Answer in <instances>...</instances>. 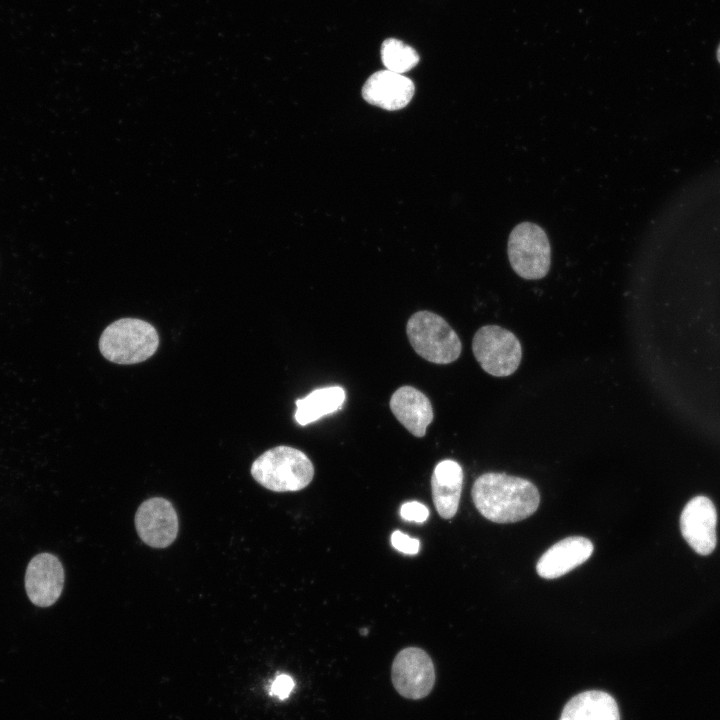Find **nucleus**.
Instances as JSON below:
<instances>
[{
  "label": "nucleus",
  "instance_id": "f257e3e1",
  "mask_svg": "<svg viewBox=\"0 0 720 720\" xmlns=\"http://www.w3.org/2000/svg\"><path fill=\"white\" fill-rule=\"evenodd\" d=\"M472 499L486 519L496 523H514L537 510L540 495L536 486L527 479L489 472L475 481Z\"/></svg>",
  "mask_w": 720,
  "mask_h": 720
},
{
  "label": "nucleus",
  "instance_id": "f03ea898",
  "mask_svg": "<svg viewBox=\"0 0 720 720\" xmlns=\"http://www.w3.org/2000/svg\"><path fill=\"white\" fill-rule=\"evenodd\" d=\"M250 472L254 480L268 490L293 492L310 484L314 466L301 450L277 446L261 454L252 463Z\"/></svg>",
  "mask_w": 720,
  "mask_h": 720
},
{
  "label": "nucleus",
  "instance_id": "7ed1b4c3",
  "mask_svg": "<svg viewBox=\"0 0 720 720\" xmlns=\"http://www.w3.org/2000/svg\"><path fill=\"white\" fill-rule=\"evenodd\" d=\"M159 335L149 322L121 318L108 325L99 339V350L108 361L131 365L143 362L157 351Z\"/></svg>",
  "mask_w": 720,
  "mask_h": 720
},
{
  "label": "nucleus",
  "instance_id": "20e7f679",
  "mask_svg": "<svg viewBox=\"0 0 720 720\" xmlns=\"http://www.w3.org/2000/svg\"><path fill=\"white\" fill-rule=\"evenodd\" d=\"M406 333L414 351L431 363L450 364L461 354L462 343L457 333L434 312L414 313L407 321Z\"/></svg>",
  "mask_w": 720,
  "mask_h": 720
},
{
  "label": "nucleus",
  "instance_id": "39448f33",
  "mask_svg": "<svg viewBox=\"0 0 720 720\" xmlns=\"http://www.w3.org/2000/svg\"><path fill=\"white\" fill-rule=\"evenodd\" d=\"M508 258L512 269L527 280L547 275L551 264V247L545 231L537 224L516 225L508 239Z\"/></svg>",
  "mask_w": 720,
  "mask_h": 720
},
{
  "label": "nucleus",
  "instance_id": "423d86ee",
  "mask_svg": "<svg viewBox=\"0 0 720 720\" xmlns=\"http://www.w3.org/2000/svg\"><path fill=\"white\" fill-rule=\"evenodd\" d=\"M472 351L481 368L495 377L512 375L522 359L518 338L497 325H486L477 330L472 340Z\"/></svg>",
  "mask_w": 720,
  "mask_h": 720
},
{
  "label": "nucleus",
  "instance_id": "0eeeda50",
  "mask_svg": "<svg viewBox=\"0 0 720 720\" xmlns=\"http://www.w3.org/2000/svg\"><path fill=\"white\" fill-rule=\"evenodd\" d=\"M435 677L432 659L421 648H404L393 660L392 683L404 698L418 700L426 697L434 687Z\"/></svg>",
  "mask_w": 720,
  "mask_h": 720
},
{
  "label": "nucleus",
  "instance_id": "6e6552de",
  "mask_svg": "<svg viewBox=\"0 0 720 720\" xmlns=\"http://www.w3.org/2000/svg\"><path fill=\"white\" fill-rule=\"evenodd\" d=\"M178 517L171 502L162 497L145 500L135 514V527L141 540L153 548L171 545L178 534Z\"/></svg>",
  "mask_w": 720,
  "mask_h": 720
},
{
  "label": "nucleus",
  "instance_id": "1a4fd4ad",
  "mask_svg": "<svg viewBox=\"0 0 720 720\" xmlns=\"http://www.w3.org/2000/svg\"><path fill=\"white\" fill-rule=\"evenodd\" d=\"M64 580V568L60 560L51 553H39L29 561L26 568L27 596L34 605L49 607L61 596Z\"/></svg>",
  "mask_w": 720,
  "mask_h": 720
},
{
  "label": "nucleus",
  "instance_id": "9d476101",
  "mask_svg": "<svg viewBox=\"0 0 720 720\" xmlns=\"http://www.w3.org/2000/svg\"><path fill=\"white\" fill-rule=\"evenodd\" d=\"M717 512L705 496L691 499L680 517V528L687 543L701 555L710 554L716 545Z\"/></svg>",
  "mask_w": 720,
  "mask_h": 720
},
{
  "label": "nucleus",
  "instance_id": "9b49d317",
  "mask_svg": "<svg viewBox=\"0 0 720 720\" xmlns=\"http://www.w3.org/2000/svg\"><path fill=\"white\" fill-rule=\"evenodd\" d=\"M414 91V84L409 78L386 69L375 72L367 79L362 96L372 105L398 110L410 102Z\"/></svg>",
  "mask_w": 720,
  "mask_h": 720
},
{
  "label": "nucleus",
  "instance_id": "f8f14e48",
  "mask_svg": "<svg viewBox=\"0 0 720 720\" xmlns=\"http://www.w3.org/2000/svg\"><path fill=\"white\" fill-rule=\"evenodd\" d=\"M593 553L592 542L582 536L567 537L546 550L536 570L544 579H555L583 564Z\"/></svg>",
  "mask_w": 720,
  "mask_h": 720
},
{
  "label": "nucleus",
  "instance_id": "ddd939ff",
  "mask_svg": "<svg viewBox=\"0 0 720 720\" xmlns=\"http://www.w3.org/2000/svg\"><path fill=\"white\" fill-rule=\"evenodd\" d=\"M390 410L412 435L419 438L425 436L434 417L428 397L409 385L401 386L392 394Z\"/></svg>",
  "mask_w": 720,
  "mask_h": 720
},
{
  "label": "nucleus",
  "instance_id": "4468645a",
  "mask_svg": "<svg viewBox=\"0 0 720 720\" xmlns=\"http://www.w3.org/2000/svg\"><path fill=\"white\" fill-rule=\"evenodd\" d=\"M463 485L462 467L453 460L439 462L431 477L432 496L438 514L452 518L459 506Z\"/></svg>",
  "mask_w": 720,
  "mask_h": 720
},
{
  "label": "nucleus",
  "instance_id": "2eb2a0df",
  "mask_svg": "<svg viewBox=\"0 0 720 720\" xmlns=\"http://www.w3.org/2000/svg\"><path fill=\"white\" fill-rule=\"evenodd\" d=\"M559 720H620L615 699L606 692L591 690L574 696Z\"/></svg>",
  "mask_w": 720,
  "mask_h": 720
},
{
  "label": "nucleus",
  "instance_id": "dca6fc26",
  "mask_svg": "<svg viewBox=\"0 0 720 720\" xmlns=\"http://www.w3.org/2000/svg\"><path fill=\"white\" fill-rule=\"evenodd\" d=\"M345 390L340 386L319 388L306 397L297 399L295 420L300 425L315 422L339 410L345 402Z\"/></svg>",
  "mask_w": 720,
  "mask_h": 720
},
{
  "label": "nucleus",
  "instance_id": "f3484780",
  "mask_svg": "<svg viewBox=\"0 0 720 720\" xmlns=\"http://www.w3.org/2000/svg\"><path fill=\"white\" fill-rule=\"evenodd\" d=\"M381 59L387 70L404 73L419 62L418 53L401 40L388 38L381 46Z\"/></svg>",
  "mask_w": 720,
  "mask_h": 720
},
{
  "label": "nucleus",
  "instance_id": "a211bd4d",
  "mask_svg": "<svg viewBox=\"0 0 720 720\" xmlns=\"http://www.w3.org/2000/svg\"><path fill=\"white\" fill-rule=\"evenodd\" d=\"M400 516L406 521L422 523L427 520L429 510L420 502H406L400 508Z\"/></svg>",
  "mask_w": 720,
  "mask_h": 720
},
{
  "label": "nucleus",
  "instance_id": "6ab92c4d",
  "mask_svg": "<svg viewBox=\"0 0 720 720\" xmlns=\"http://www.w3.org/2000/svg\"><path fill=\"white\" fill-rule=\"evenodd\" d=\"M391 544L396 550L408 555L417 554L420 547L418 539L411 538L399 530L392 533Z\"/></svg>",
  "mask_w": 720,
  "mask_h": 720
},
{
  "label": "nucleus",
  "instance_id": "aec40b11",
  "mask_svg": "<svg viewBox=\"0 0 720 720\" xmlns=\"http://www.w3.org/2000/svg\"><path fill=\"white\" fill-rule=\"evenodd\" d=\"M295 686L294 680L287 674L278 675L270 685L269 693L281 700L286 699Z\"/></svg>",
  "mask_w": 720,
  "mask_h": 720
},
{
  "label": "nucleus",
  "instance_id": "412c9836",
  "mask_svg": "<svg viewBox=\"0 0 720 720\" xmlns=\"http://www.w3.org/2000/svg\"><path fill=\"white\" fill-rule=\"evenodd\" d=\"M717 59H718V61L720 62V45H719V48H718V50H717Z\"/></svg>",
  "mask_w": 720,
  "mask_h": 720
}]
</instances>
